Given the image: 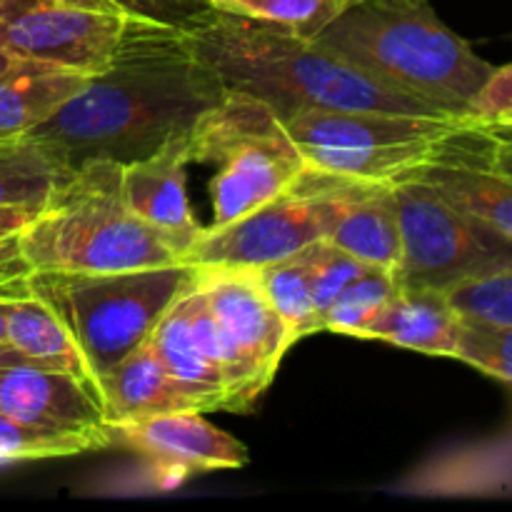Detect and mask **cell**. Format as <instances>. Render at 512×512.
I'll use <instances>...</instances> for the list:
<instances>
[{
	"mask_svg": "<svg viewBox=\"0 0 512 512\" xmlns=\"http://www.w3.org/2000/svg\"><path fill=\"white\" fill-rule=\"evenodd\" d=\"M223 95L225 88L195 58L183 30L130 18L113 63L90 75L25 140L63 175L93 160L128 165L193 130Z\"/></svg>",
	"mask_w": 512,
	"mask_h": 512,
	"instance_id": "obj_1",
	"label": "cell"
},
{
	"mask_svg": "<svg viewBox=\"0 0 512 512\" xmlns=\"http://www.w3.org/2000/svg\"><path fill=\"white\" fill-rule=\"evenodd\" d=\"M183 38L225 90L260 100L280 120L300 110H385L450 118L383 88L315 40L298 38L273 20L218 8L183 30Z\"/></svg>",
	"mask_w": 512,
	"mask_h": 512,
	"instance_id": "obj_2",
	"label": "cell"
},
{
	"mask_svg": "<svg viewBox=\"0 0 512 512\" xmlns=\"http://www.w3.org/2000/svg\"><path fill=\"white\" fill-rule=\"evenodd\" d=\"M393 93L465 118L495 70L448 28L430 0H363L315 38Z\"/></svg>",
	"mask_w": 512,
	"mask_h": 512,
	"instance_id": "obj_3",
	"label": "cell"
},
{
	"mask_svg": "<svg viewBox=\"0 0 512 512\" xmlns=\"http://www.w3.org/2000/svg\"><path fill=\"white\" fill-rule=\"evenodd\" d=\"M120 173V163L93 160L65 175L18 233L25 263L45 273L178 265V250L128 208Z\"/></svg>",
	"mask_w": 512,
	"mask_h": 512,
	"instance_id": "obj_4",
	"label": "cell"
},
{
	"mask_svg": "<svg viewBox=\"0 0 512 512\" xmlns=\"http://www.w3.org/2000/svg\"><path fill=\"white\" fill-rule=\"evenodd\" d=\"M188 265L120 273H30V290L58 313L93 378L150 338L173 300L193 283Z\"/></svg>",
	"mask_w": 512,
	"mask_h": 512,
	"instance_id": "obj_5",
	"label": "cell"
},
{
	"mask_svg": "<svg viewBox=\"0 0 512 512\" xmlns=\"http://www.w3.org/2000/svg\"><path fill=\"white\" fill-rule=\"evenodd\" d=\"M190 163L215 165L213 228L288 193L308 173L283 120L260 100L230 90L195 120Z\"/></svg>",
	"mask_w": 512,
	"mask_h": 512,
	"instance_id": "obj_6",
	"label": "cell"
},
{
	"mask_svg": "<svg viewBox=\"0 0 512 512\" xmlns=\"http://www.w3.org/2000/svg\"><path fill=\"white\" fill-rule=\"evenodd\" d=\"M308 170L358 180L398 183L438 155L440 140L463 118L385 110H300L283 120Z\"/></svg>",
	"mask_w": 512,
	"mask_h": 512,
	"instance_id": "obj_7",
	"label": "cell"
},
{
	"mask_svg": "<svg viewBox=\"0 0 512 512\" xmlns=\"http://www.w3.org/2000/svg\"><path fill=\"white\" fill-rule=\"evenodd\" d=\"M403 255L393 278L398 288L450 290L512 265V240L483 220L450 205L418 178L393 183Z\"/></svg>",
	"mask_w": 512,
	"mask_h": 512,
	"instance_id": "obj_8",
	"label": "cell"
},
{
	"mask_svg": "<svg viewBox=\"0 0 512 512\" xmlns=\"http://www.w3.org/2000/svg\"><path fill=\"white\" fill-rule=\"evenodd\" d=\"M353 180L308 170L298 185L243 218L203 228L180 258L193 270H258L328 238Z\"/></svg>",
	"mask_w": 512,
	"mask_h": 512,
	"instance_id": "obj_9",
	"label": "cell"
},
{
	"mask_svg": "<svg viewBox=\"0 0 512 512\" xmlns=\"http://www.w3.org/2000/svg\"><path fill=\"white\" fill-rule=\"evenodd\" d=\"M128 20L115 0H0V55L98 75L113 63Z\"/></svg>",
	"mask_w": 512,
	"mask_h": 512,
	"instance_id": "obj_10",
	"label": "cell"
},
{
	"mask_svg": "<svg viewBox=\"0 0 512 512\" xmlns=\"http://www.w3.org/2000/svg\"><path fill=\"white\" fill-rule=\"evenodd\" d=\"M0 413L45 435H75L113 448L100 390L93 380L38 365H0Z\"/></svg>",
	"mask_w": 512,
	"mask_h": 512,
	"instance_id": "obj_11",
	"label": "cell"
},
{
	"mask_svg": "<svg viewBox=\"0 0 512 512\" xmlns=\"http://www.w3.org/2000/svg\"><path fill=\"white\" fill-rule=\"evenodd\" d=\"M195 278L210 313L248 365L260 393H265L293 340L270 303L258 270H195Z\"/></svg>",
	"mask_w": 512,
	"mask_h": 512,
	"instance_id": "obj_12",
	"label": "cell"
},
{
	"mask_svg": "<svg viewBox=\"0 0 512 512\" xmlns=\"http://www.w3.org/2000/svg\"><path fill=\"white\" fill-rule=\"evenodd\" d=\"M113 445H123L150 460L155 473L165 475V488H173L193 473L238 470L250 460V450L238 438L215 428L195 410L118 425L113 428Z\"/></svg>",
	"mask_w": 512,
	"mask_h": 512,
	"instance_id": "obj_13",
	"label": "cell"
},
{
	"mask_svg": "<svg viewBox=\"0 0 512 512\" xmlns=\"http://www.w3.org/2000/svg\"><path fill=\"white\" fill-rule=\"evenodd\" d=\"M188 165L190 130L168 138L155 153L123 165L120 173V188L128 208L155 233L163 235L178 250L180 258L203 233L185 190Z\"/></svg>",
	"mask_w": 512,
	"mask_h": 512,
	"instance_id": "obj_14",
	"label": "cell"
},
{
	"mask_svg": "<svg viewBox=\"0 0 512 512\" xmlns=\"http://www.w3.org/2000/svg\"><path fill=\"white\" fill-rule=\"evenodd\" d=\"M98 390L103 398L105 423L110 428L183 410L203 413L198 400L178 380L170 378L150 340L140 343L108 373L100 375Z\"/></svg>",
	"mask_w": 512,
	"mask_h": 512,
	"instance_id": "obj_15",
	"label": "cell"
},
{
	"mask_svg": "<svg viewBox=\"0 0 512 512\" xmlns=\"http://www.w3.org/2000/svg\"><path fill=\"white\" fill-rule=\"evenodd\" d=\"M3 313L5 343H0V365L23 363L65 370V373L83 375L98 385L70 330L65 328L58 313L30 290V280L25 288L5 295Z\"/></svg>",
	"mask_w": 512,
	"mask_h": 512,
	"instance_id": "obj_16",
	"label": "cell"
},
{
	"mask_svg": "<svg viewBox=\"0 0 512 512\" xmlns=\"http://www.w3.org/2000/svg\"><path fill=\"white\" fill-rule=\"evenodd\" d=\"M448 138L440 140L438 155L408 178L423 180L450 205L475 215L512 240V178L465 158Z\"/></svg>",
	"mask_w": 512,
	"mask_h": 512,
	"instance_id": "obj_17",
	"label": "cell"
},
{
	"mask_svg": "<svg viewBox=\"0 0 512 512\" xmlns=\"http://www.w3.org/2000/svg\"><path fill=\"white\" fill-rule=\"evenodd\" d=\"M460 323L463 318L443 290L398 288L383 310L365 325L363 338L385 340L423 355L453 358Z\"/></svg>",
	"mask_w": 512,
	"mask_h": 512,
	"instance_id": "obj_18",
	"label": "cell"
},
{
	"mask_svg": "<svg viewBox=\"0 0 512 512\" xmlns=\"http://www.w3.org/2000/svg\"><path fill=\"white\" fill-rule=\"evenodd\" d=\"M325 240L375 268H398L403 240L393 183L353 180L345 190L338 218Z\"/></svg>",
	"mask_w": 512,
	"mask_h": 512,
	"instance_id": "obj_19",
	"label": "cell"
},
{
	"mask_svg": "<svg viewBox=\"0 0 512 512\" xmlns=\"http://www.w3.org/2000/svg\"><path fill=\"white\" fill-rule=\"evenodd\" d=\"M193 290L195 278L178 298L173 300L163 318L150 333V345H153L155 355L170 378L178 380L190 395L200 403L203 413H213V410H228V388L220 375V370L205 358L200 350L198 338L193 333Z\"/></svg>",
	"mask_w": 512,
	"mask_h": 512,
	"instance_id": "obj_20",
	"label": "cell"
},
{
	"mask_svg": "<svg viewBox=\"0 0 512 512\" xmlns=\"http://www.w3.org/2000/svg\"><path fill=\"white\" fill-rule=\"evenodd\" d=\"M90 75L13 60L0 70V143L25 138L73 98Z\"/></svg>",
	"mask_w": 512,
	"mask_h": 512,
	"instance_id": "obj_21",
	"label": "cell"
},
{
	"mask_svg": "<svg viewBox=\"0 0 512 512\" xmlns=\"http://www.w3.org/2000/svg\"><path fill=\"white\" fill-rule=\"evenodd\" d=\"M303 250L258 268L260 283H263L273 308L278 310V315L283 318L293 345L298 343L300 338H308V335L313 333H323L320 310L318 305H315L313 293H310L308 263H305Z\"/></svg>",
	"mask_w": 512,
	"mask_h": 512,
	"instance_id": "obj_22",
	"label": "cell"
},
{
	"mask_svg": "<svg viewBox=\"0 0 512 512\" xmlns=\"http://www.w3.org/2000/svg\"><path fill=\"white\" fill-rule=\"evenodd\" d=\"M65 175L30 140L0 143V208L43 205Z\"/></svg>",
	"mask_w": 512,
	"mask_h": 512,
	"instance_id": "obj_23",
	"label": "cell"
},
{
	"mask_svg": "<svg viewBox=\"0 0 512 512\" xmlns=\"http://www.w3.org/2000/svg\"><path fill=\"white\" fill-rule=\"evenodd\" d=\"M398 290L393 278V270L368 268L363 275L345 285L343 293L323 310L320 325L323 333H340L363 338V330L375 315L383 310L390 295Z\"/></svg>",
	"mask_w": 512,
	"mask_h": 512,
	"instance_id": "obj_24",
	"label": "cell"
},
{
	"mask_svg": "<svg viewBox=\"0 0 512 512\" xmlns=\"http://www.w3.org/2000/svg\"><path fill=\"white\" fill-rule=\"evenodd\" d=\"M453 358L463 360L490 378L512 383V325L463 318Z\"/></svg>",
	"mask_w": 512,
	"mask_h": 512,
	"instance_id": "obj_25",
	"label": "cell"
},
{
	"mask_svg": "<svg viewBox=\"0 0 512 512\" xmlns=\"http://www.w3.org/2000/svg\"><path fill=\"white\" fill-rule=\"evenodd\" d=\"M445 295L463 318L512 325V265L480 278L463 280L445 290Z\"/></svg>",
	"mask_w": 512,
	"mask_h": 512,
	"instance_id": "obj_26",
	"label": "cell"
},
{
	"mask_svg": "<svg viewBox=\"0 0 512 512\" xmlns=\"http://www.w3.org/2000/svg\"><path fill=\"white\" fill-rule=\"evenodd\" d=\"M358 3L363 0H253L243 15L273 20L293 30L298 38L315 40L333 20Z\"/></svg>",
	"mask_w": 512,
	"mask_h": 512,
	"instance_id": "obj_27",
	"label": "cell"
},
{
	"mask_svg": "<svg viewBox=\"0 0 512 512\" xmlns=\"http://www.w3.org/2000/svg\"><path fill=\"white\" fill-rule=\"evenodd\" d=\"M305 263H308V280L310 293H313L315 305H318L320 315L323 310L343 293L345 285L353 283L358 275H363L368 268L375 265L363 263L355 255L345 253L343 248L333 245L330 240H315L313 245L303 250Z\"/></svg>",
	"mask_w": 512,
	"mask_h": 512,
	"instance_id": "obj_28",
	"label": "cell"
},
{
	"mask_svg": "<svg viewBox=\"0 0 512 512\" xmlns=\"http://www.w3.org/2000/svg\"><path fill=\"white\" fill-rule=\"evenodd\" d=\"M100 450L98 443L75 435H45L15 423L0 413V460H50L70 458Z\"/></svg>",
	"mask_w": 512,
	"mask_h": 512,
	"instance_id": "obj_29",
	"label": "cell"
},
{
	"mask_svg": "<svg viewBox=\"0 0 512 512\" xmlns=\"http://www.w3.org/2000/svg\"><path fill=\"white\" fill-rule=\"evenodd\" d=\"M448 140L465 158L512 178V120L463 123Z\"/></svg>",
	"mask_w": 512,
	"mask_h": 512,
	"instance_id": "obj_30",
	"label": "cell"
},
{
	"mask_svg": "<svg viewBox=\"0 0 512 512\" xmlns=\"http://www.w3.org/2000/svg\"><path fill=\"white\" fill-rule=\"evenodd\" d=\"M115 3L128 13V18L175 30L193 28L218 10L210 0H115Z\"/></svg>",
	"mask_w": 512,
	"mask_h": 512,
	"instance_id": "obj_31",
	"label": "cell"
},
{
	"mask_svg": "<svg viewBox=\"0 0 512 512\" xmlns=\"http://www.w3.org/2000/svg\"><path fill=\"white\" fill-rule=\"evenodd\" d=\"M512 120V63L495 68L483 88L475 93L463 123H495Z\"/></svg>",
	"mask_w": 512,
	"mask_h": 512,
	"instance_id": "obj_32",
	"label": "cell"
},
{
	"mask_svg": "<svg viewBox=\"0 0 512 512\" xmlns=\"http://www.w3.org/2000/svg\"><path fill=\"white\" fill-rule=\"evenodd\" d=\"M30 273H33V268L25 263L23 253H20L18 233L0 240V295H8L25 288L30 280Z\"/></svg>",
	"mask_w": 512,
	"mask_h": 512,
	"instance_id": "obj_33",
	"label": "cell"
},
{
	"mask_svg": "<svg viewBox=\"0 0 512 512\" xmlns=\"http://www.w3.org/2000/svg\"><path fill=\"white\" fill-rule=\"evenodd\" d=\"M38 210L40 205H8V208H0V240L20 233L35 218Z\"/></svg>",
	"mask_w": 512,
	"mask_h": 512,
	"instance_id": "obj_34",
	"label": "cell"
},
{
	"mask_svg": "<svg viewBox=\"0 0 512 512\" xmlns=\"http://www.w3.org/2000/svg\"><path fill=\"white\" fill-rule=\"evenodd\" d=\"M210 3H213L215 8H220V10H230V13H243V10L248 8L253 0H210Z\"/></svg>",
	"mask_w": 512,
	"mask_h": 512,
	"instance_id": "obj_35",
	"label": "cell"
},
{
	"mask_svg": "<svg viewBox=\"0 0 512 512\" xmlns=\"http://www.w3.org/2000/svg\"><path fill=\"white\" fill-rule=\"evenodd\" d=\"M10 295V293H8ZM3 298L5 295H0V343H5V313H3Z\"/></svg>",
	"mask_w": 512,
	"mask_h": 512,
	"instance_id": "obj_36",
	"label": "cell"
},
{
	"mask_svg": "<svg viewBox=\"0 0 512 512\" xmlns=\"http://www.w3.org/2000/svg\"><path fill=\"white\" fill-rule=\"evenodd\" d=\"M10 63H13V60H8V58H5V55H0V70H5V68H8Z\"/></svg>",
	"mask_w": 512,
	"mask_h": 512,
	"instance_id": "obj_37",
	"label": "cell"
}]
</instances>
